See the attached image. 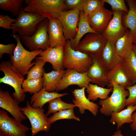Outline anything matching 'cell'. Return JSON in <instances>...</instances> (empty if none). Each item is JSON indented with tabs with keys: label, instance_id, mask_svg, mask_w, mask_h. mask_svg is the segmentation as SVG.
Masks as SVG:
<instances>
[{
	"label": "cell",
	"instance_id": "15",
	"mask_svg": "<svg viewBox=\"0 0 136 136\" xmlns=\"http://www.w3.org/2000/svg\"><path fill=\"white\" fill-rule=\"evenodd\" d=\"M91 82L87 75V72L82 73L74 70L67 69L58 84L56 91L62 90L72 85H77L81 88H86Z\"/></svg>",
	"mask_w": 136,
	"mask_h": 136
},
{
	"label": "cell",
	"instance_id": "6",
	"mask_svg": "<svg viewBox=\"0 0 136 136\" xmlns=\"http://www.w3.org/2000/svg\"><path fill=\"white\" fill-rule=\"evenodd\" d=\"M64 47V68L82 73L86 72L92 62L90 55L73 49L68 40L66 41Z\"/></svg>",
	"mask_w": 136,
	"mask_h": 136
},
{
	"label": "cell",
	"instance_id": "44",
	"mask_svg": "<svg viewBox=\"0 0 136 136\" xmlns=\"http://www.w3.org/2000/svg\"><path fill=\"white\" fill-rule=\"evenodd\" d=\"M134 44L136 46V42L135 44Z\"/></svg>",
	"mask_w": 136,
	"mask_h": 136
},
{
	"label": "cell",
	"instance_id": "32",
	"mask_svg": "<svg viewBox=\"0 0 136 136\" xmlns=\"http://www.w3.org/2000/svg\"><path fill=\"white\" fill-rule=\"evenodd\" d=\"M22 86L25 93L28 92L31 94L36 93L43 87V78L24 79Z\"/></svg>",
	"mask_w": 136,
	"mask_h": 136
},
{
	"label": "cell",
	"instance_id": "39",
	"mask_svg": "<svg viewBox=\"0 0 136 136\" xmlns=\"http://www.w3.org/2000/svg\"><path fill=\"white\" fill-rule=\"evenodd\" d=\"M16 46L13 43L9 44L7 45L0 44V58H1L3 55L5 53L9 55L10 58L13 56L14 50Z\"/></svg>",
	"mask_w": 136,
	"mask_h": 136
},
{
	"label": "cell",
	"instance_id": "43",
	"mask_svg": "<svg viewBox=\"0 0 136 136\" xmlns=\"http://www.w3.org/2000/svg\"><path fill=\"white\" fill-rule=\"evenodd\" d=\"M133 50L136 56V46L134 44L133 46Z\"/></svg>",
	"mask_w": 136,
	"mask_h": 136
},
{
	"label": "cell",
	"instance_id": "34",
	"mask_svg": "<svg viewBox=\"0 0 136 136\" xmlns=\"http://www.w3.org/2000/svg\"><path fill=\"white\" fill-rule=\"evenodd\" d=\"M74 109L63 110L53 114L52 116L48 118L49 122L51 124L58 120L64 119H73L80 121V118L75 115Z\"/></svg>",
	"mask_w": 136,
	"mask_h": 136
},
{
	"label": "cell",
	"instance_id": "16",
	"mask_svg": "<svg viewBox=\"0 0 136 136\" xmlns=\"http://www.w3.org/2000/svg\"><path fill=\"white\" fill-rule=\"evenodd\" d=\"M20 102L13 98L7 91L0 89V107L9 112L17 122L21 123L26 117L19 106Z\"/></svg>",
	"mask_w": 136,
	"mask_h": 136
},
{
	"label": "cell",
	"instance_id": "38",
	"mask_svg": "<svg viewBox=\"0 0 136 136\" xmlns=\"http://www.w3.org/2000/svg\"><path fill=\"white\" fill-rule=\"evenodd\" d=\"M86 0H65L64 3L67 9L70 10H83Z\"/></svg>",
	"mask_w": 136,
	"mask_h": 136
},
{
	"label": "cell",
	"instance_id": "8",
	"mask_svg": "<svg viewBox=\"0 0 136 136\" xmlns=\"http://www.w3.org/2000/svg\"><path fill=\"white\" fill-rule=\"evenodd\" d=\"M48 21V19L47 18L42 21L32 36H20L22 41L30 51L40 50L44 51L50 46L47 31Z\"/></svg>",
	"mask_w": 136,
	"mask_h": 136
},
{
	"label": "cell",
	"instance_id": "25",
	"mask_svg": "<svg viewBox=\"0 0 136 136\" xmlns=\"http://www.w3.org/2000/svg\"><path fill=\"white\" fill-rule=\"evenodd\" d=\"M134 44L131 33L128 29L124 34L114 44L116 52L122 58L133 49Z\"/></svg>",
	"mask_w": 136,
	"mask_h": 136
},
{
	"label": "cell",
	"instance_id": "42",
	"mask_svg": "<svg viewBox=\"0 0 136 136\" xmlns=\"http://www.w3.org/2000/svg\"><path fill=\"white\" fill-rule=\"evenodd\" d=\"M112 136H124L121 133V131L118 129L115 132Z\"/></svg>",
	"mask_w": 136,
	"mask_h": 136
},
{
	"label": "cell",
	"instance_id": "17",
	"mask_svg": "<svg viewBox=\"0 0 136 136\" xmlns=\"http://www.w3.org/2000/svg\"><path fill=\"white\" fill-rule=\"evenodd\" d=\"M64 45H60L54 47H50L43 51L38 56L46 62L51 63L54 70H63Z\"/></svg>",
	"mask_w": 136,
	"mask_h": 136
},
{
	"label": "cell",
	"instance_id": "2",
	"mask_svg": "<svg viewBox=\"0 0 136 136\" xmlns=\"http://www.w3.org/2000/svg\"><path fill=\"white\" fill-rule=\"evenodd\" d=\"M111 87L113 89L111 96L105 99H100L98 103L101 106L100 112L107 116L124 110L126 106V97L129 95V92L124 87L113 83L109 88Z\"/></svg>",
	"mask_w": 136,
	"mask_h": 136
},
{
	"label": "cell",
	"instance_id": "9",
	"mask_svg": "<svg viewBox=\"0 0 136 136\" xmlns=\"http://www.w3.org/2000/svg\"><path fill=\"white\" fill-rule=\"evenodd\" d=\"M108 41L102 34L88 33L80 41L75 50L89 55L100 56Z\"/></svg>",
	"mask_w": 136,
	"mask_h": 136
},
{
	"label": "cell",
	"instance_id": "20",
	"mask_svg": "<svg viewBox=\"0 0 136 136\" xmlns=\"http://www.w3.org/2000/svg\"><path fill=\"white\" fill-rule=\"evenodd\" d=\"M114 44L108 41L100 56L102 61L109 71L121 62L122 59L116 52Z\"/></svg>",
	"mask_w": 136,
	"mask_h": 136
},
{
	"label": "cell",
	"instance_id": "19",
	"mask_svg": "<svg viewBox=\"0 0 136 136\" xmlns=\"http://www.w3.org/2000/svg\"><path fill=\"white\" fill-rule=\"evenodd\" d=\"M48 20L47 31L50 47L64 45L66 40L59 20L58 18Z\"/></svg>",
	"mask_w": 136,
	"mask_h": 136
},
{
	"label": "cell",
	"instance_id": "12",
	"mask_svg": "<svg viewBox=\"0 0 136 136\" xmlns=\"http://www.w3.org/2000/svg\"><path fill=\"white\" fill-rule=\"evenodd\" d=\"M92 62L87 72L91 82L103 87L108 85V77L109 70L106 67L99 56L90 55Z\"/></svg>",
	"mask_w": 136,
	"mask_h": 136
},
{
	"label": "cell",
	"instance_id": "27",
	"mask_svg": "<svg viewBox=\"0 0 136 136\" xmlns=\"http://www.w3.org/2000/svg\"><path fill=\"white\" fill-rule=\"evenodd\" d=\"M121 63L128 78L134 84L136 83V56L133 49L122 58Z\"/></svg>",
	"mask_w": 136,
	"mask_h": 136
},
{
	"label": "cell",
	"instance_id": "22",
	"mask_svg": "<svg viewBox=\"0 0 136 136\" xmlns=\"http://www.w3.org/2000/svg\"><path fill=\"white\" fill-rule=\"evenodd\" d=\"M125 1L127 3L129 10L127 13H123L122 23L124 26L129 29L131 32L135 44L136 42V0Z\"/></svg>",
	"mask_w": 136,
	"mask_h": 136
},
{
	"label": "cell",
	"instance_id": "37",
	"mask_svg": "<svg viewBox=\"0 0 136 136\" xmlns=\"http://www.w3.org/2000/svg\"><path fill=\"white\" fill-rule=\"evenodd\" d=\"M125 89L129 92V95L126 99V106L136 105V83L131 86L126 87Z\"/></svg>",
	"mask_w": 136,
	"mask_h": 136
},
{
	"label": "cell",
	"instance_id": "10",
	"mask_svg": "<svg viewBox=\"0 0 136 136\" xmlns=\"http://www.w3.org/2000/svg\"><path fill=\"white\" fill-rule=\"evenodd\" d=\"M30 129L9 117L4 110H0V136H27Z\"/></svg>",
	"mask_w": 136,
	"mask_h": 136
},
{
	"label": "cell",
	"instance_id": "36",
	"mask_svg": "<svg viewBox=\"0 0 136 136\" xmlns=\"http://www.w3.org/2000/svg\"><path fill=\"white\" fill-rule=\"evenodd\" d=\"M105 3L109 4L111 6L112 11H119L127 13L128 9L126 5L124 0H103Z\"/></svg>",
	"mask_w": 136,
	"mask_h": 136
},
{
	"label": "cell",
	"instance_id": "7",
	"mask_svg": "<svg viewBox=\"0 0 136 136\" xmlns=\"http://www.w3.org/2000/svg\"><path fill=\"white\" fill-rule=\"evenodd\" d=\"M26 103V106L21 108V110L30 122L32 136L41 131L47 132L51 125L47 116L44 113V110L43 108L33 107L28 101Z\"/></svg>",
	"mask_w": 136,
	"mask_h": 136
},
{
	"label": "cell",
	"instance_id": "13",
	"mask_svg": "<svg viewBox=\"0 0 136 136\" xmlns=\"http://www.w3.org/2000/svg\"><path fill=\"white\" fill-rule=\"evenodd\" d=\"M113 16L112 11L104 7L91 12L87 16L91 27L97 33L102 34L106 29Z\"/></svg>",
	"mask_w": 136,
	"mask_h": 136
},
{
	"label": "cell",
	"instance_id": "21",
	"mask_svg": "<svg viewBox=\"0 0 136 136\" xmlns=\"http://www.w3.org/2000/svg\"><path fill=\"white\" fill-rule=\"evenodd\" d=\"M67 94V93H59L56 91L49 92L43 87L38 92L33 94L31 98L30 104L34 108H42L45 104L51 100Z\"/></svg>",
	"mask_w": 136,
	"mask_h": 136
},
{
	"label": "cell",
	"instance_id": "1",
	"mask_svg": "<svg viewBox=\"0 0 136 136\" xmlns=\"http://www.w3.org/2000/svg\"><path fill=\"white\" fill-rule=\"evenodd\" d=\"M63 0H25L27 5L22 8L25 12L50 19L58 18L60 13L67 8Z\"/></svg>",
	"mask_w": 136,
	"mask_h": 136
},
{
	"label": "cell",
	"instance_id": "18",
	"mask_svg": "<svg viewBox=\"0 0 136 136\" xmlns=\"http://www.w3.org/2000/svg\"><path fill=\"white\" fill-rule=\"evenodd\" d=\"M86 88L84 87L72 91L74 96L73 103L79 108L81 114H84L85 110H88L96 116L98 112V105L97 104L91 101L86 97L85 93Z\"/></svg>",
	"mask_w": 136,
	"mask_h": 136
},
{
	"label": "cell",
	"instance_id": "40",
	"mask_svg": "<svg viewBox=\"0 0 136 136\" xmlns=\"http://www.w3.org/2000/svg\"><path fill=\"white\" fill-rule=\"evenodd\" d=\"M16 19H13L7 15H0V27L10 30L11 24L16 22Z\"/></svg>",
	"mask_w": 136,
	"mask_h": 136
},
{
	"label": "cell",
	"instance_id": "31",
	"mask_svg": "<svg viewBox=\"0 0 136 136\" xmlns=\"http://www.w3.org/2000/svg\"><path fill=\"white\" fill-rule=\"evenodd\" d=\"M61 97L57 98L48 103V110L46 114L47 116L49 115L51 113L53 114L60 111L74 108L76 107L74 104L67 103L63 101Z\"/></svg>",
	"mask_w": 136,
	"mask_h": 136
},
{
	"label": "cell",
	"instance_id": "3",
	"mask_svg": "<svg viewBox=\"0 0 136 136\" xmlns=\"http://www.w3.org/2000/svg\"><path fill=\"white\" fill-rule=\"evenodd\" d=\"M0 70L4 73V76L0 78V83L10 85L15 92L12 95L14 98L20 103L25 100L26 95L22 87L24 77L12 64L10 61H2L0 64Z\"/></svg>",
	"mask_w": 136,
	"mask_h": 136
},
{
	"label": "cell",
	"instance_id": "4",
	"mask_svg": "<svg viewBox=\"0 0 136 136\" xmlns=\"http://www.w3.org/2000/svg\"><path fill=\"white\" fill-rule=\"evenodd\" d=\"M13 37L17 42V45L13 56L10 58V61L24 76L35 64L32 61L43 51L40 50L30 51L26 50L22 46L20 41V37L16 34Z\"/></svg>",
	"mask_w": 136,
	"mask_h": 136
},
{
	"label": "cell",
	"instance_id": "11",
	"mask_svg": "<svg viewBox=\"0 0 136 136\" xmlns=\"http://www.w3.org/2000/svg\"><path fill=\"white\" fill-rule=\"evenodd\" d=\"M80 11L78 10L63 11L58 18L62 25L66 40L74 39L78 29Z\"/></svg>",
	"mask_w": 136,
	"mask_h": 136
},
{
	"label": "cell",
	"instance_id": "41",
	"mask_svg": "<svg viewBox=\"0 0 136 136\" xmlns=\"http://www.w3.org/2000/svg\"><path fill=\"white\" fill-rule=\"evenodd\" d=\"M132 122L130 125V127L133 130H136V111L132 115Z\"/></svg>",
	"mask_w": 136,
	"mask_h": 136
},
{
	"label": "cell",
	"instance_id": "5",
	"mask_svg": "<svg viewBox=\"0 0 136 136\" xmlns=\"http://www.w3.org/2000/svg\"><path fill=\"white\" fill-rule=\"evenodd\" d=\"M45 18L39 15L24 11L22 9L16 18L15 22L11 25L13 37L17 33L20 36L30 37L36 32L39 24Z\"/></svg>",
	"mask_w": 136,
	"mask_h": 136
},
{
	"label": "cell",
	"instance_id": "24",
	"mask_svg": "<svg viewBox=\"0 0 136 136\" xmlns=\"http://www.w3.org/2000/svg\"><path fill=\"white\" fill-rule=\"evenodd\" d=\"M91 33H97L94 31L89 25L87 16L85 15L83 10L80 11L78 29L75 38L69 42L71 46L75 50L81 39L86 34Z\"/></svg>",
	"mask_w": 136,
	"mask_h": 136
},
{
	"label": "cell",
	"instance_id": "26",
	"mask_svg": "<svg viewBox=\"0 0 136 136\" xmlns=\"http://www.w3.org/2000/svg\"><path fill=\"white\" fill-rule=\"evenodd\" d=\"M65 72L63 70H53L46 73L44 70L43 78V87L46 91L53 92L56 90L57 86Z\"/></svg>",
	"mask_w": 136,
	"mask_h": 136
},
{
	"label": "cell",
	"instance_id": "14",
	"mask_svg": "<svg viewBox=\"0 0 136 136\" xmlns=\"http://www.w3.org/2000/svg\"><path fill=\"white\" fill-rule=\"evenodd\" d=\"M112 11V18L102 34L108 41L114 43L124 34L128 29L122 23V18L124 12L118 10Z\"/></svg>",
	"mask_w": 136,
	"mask_h": 136
},
{
	"label": "cell",
	"instance_id": "29",
	"mask_svg": "<svg viewBox=\"0 0 136 136\" xmlns=\"http://www.w3.org/2000/svg\"><path fill=\"white\" fill-rule=\"evenodd\" d=\"M88 93L87 98L90 101H96L98 98L104 100L107 98L113 88H107L100 86L96 84L89 83L86 88Z\"/></svg>",
	"mask_w": 136,
	"mask_h": 136
},
{
	"label": "cell",
	"instance_id": "23",
	"mask_svg": "<svg viewBox=\"0 0 136 136\" xmlns=\"http://www.w3.org/2000/svg\"><path fill=\"white\" fill-rule=\"evenodd\" d=\"M108 81V87L113 83L125 88L132 85L125 72L121 62L109 71Z\"/></svg>",
	"mask_w": 136,
	"mask_h": 136
},
{
	"label": "cell",
	"instance_id": "33",
	"mask_svg": "<svg viewBox=\"0 0 136 136\" xmlns=\"http://www.w3.org/2000/svg\"><path fill=\"white\" fill-rule=\"evenodd\" d=\"M35 59V65L30 69L27 74V79L40 78L43 77L44 70L43 67L46 62L39 56Z\"/></svg>",
	"mask_w": 136,
	"mask_h": 136
},
{
	"label": "cell",
	"instance_id": "28",
	"mask_svg": "<svg viewBox=\"0 0 136 136\" xmlns=\"http://www.w3.org/2000/svg\"><path fill=\"white\" fill-rule=\"evenodd\" d=\"M136 110V105L128 106L126 109L119 112L113 113L109 122L111 123H116L118 130L124 124L132 122V115Z\"/></svg>",
	"mask_w": 136,
	"mask_h": 136
},
{
	"label": "cell",
	"instance_id": "35",
	"mask_svg": "<svg viewBox=\"0 0 136 136\" xmlns=\"http://www.w3.org/2000/svg\"><path fill=\"white\" fill-rule=\"evenodd\" d=\"M105 2L103 0H86L83 11L86 16L91 12L104 7Z\"/></svg>",
	"mask_w": 136,
	"mask_h": 136
},
{
	"label": "cell",
	"instance_id": "30",
	"mask_svg": "<svg viewBox=\"0 0 136 136\" xmlns=\"http://www.w3.org/2000/svg\"><path fill=\"white\" fill-rule=\"evenodd\" d=\"M24 0H0L1 9L10 12L14 16H17L22 8Z\"/></svg>",
	"mask_w": 136,
	"mask_h": 136
}]
</instances>
